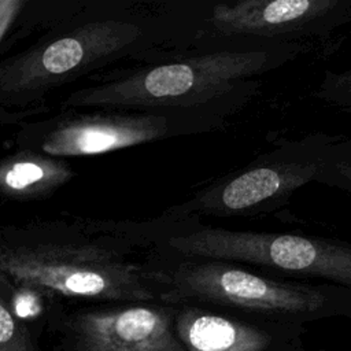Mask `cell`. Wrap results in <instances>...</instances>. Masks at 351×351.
Wrapping results in <instances>:
<instances>
[{
	"mask_svg": "<svg viewBox=\"0 0 351 351\" xmlns=\"http://www.w3.org/2000/svg\"><path fill=\"white\" fill-rule=\"evenodd\" d=\"M158 62L217 51L298 45L310 52L351 32V0H176L156 11Z\"/></svg>",
	"mask_w": 351,
	"mask_h": 351,
	"instance_id": "obj_1",
	"label": "cell"
},
{
	"mask_svg": "<svg viewBox=\"0 0 351 351\" xmlns=\"http://www.w3.org/2000/svg\"><path fill=\"white\" fill-rule=\"evenodd\" d=\"M149 252L143 266L162 303L277 318L317 317L351 304V289L343 287L289 280L230 261Z\"/></svg>",
	"mask_w": 351,
	"mask_h": 351,
	"instance_id": "obj_2",
	"label": "cell"
},
{
	"mask_svg": "<svg viewBox=\"0 0 351 351\" xmlns=\"http://www.w3.org/2000/svg\"><path fill=\"white\" fill-rule=\"evenodd\" d=\"M308 52L298 45H276L182 56L152 63L73 95L67 104L160 110L199 107L236 97L252 99L261 88L258 77Z\"/></svg>",
	"mask_w": 351,
	"mask_h": 351,
	"instance_id": "obj_3",
	"label": "cell"
},
{
	"mask_svg": "<svg viewBox=\"0 0 351 351\" xmlns=\"http://www.w3.org/2000/svg\"><path fill=\"white\" fill-rule=\"evenodd\" d=\"M137 232L140 241L149 244L152 251L230 261L278 277L322 280L351 289V243L346 240L228 229L195 217L166 214Z\"/></svg>",
	"mask_w": 351,
	"mask_h": 351,
	"instance_id": "obj_4",
	"label": "cell"
},
{
	"mask_svg": "<svg viewBox=\"0 0 351 351\" xmlns=\"http://www.w3.org/2000/svg\"><path fill=\"white\" fill-rule=\"evenodd\" d=\"M333 136L315 133L278 143L273 149L214 180L163 214L177 218H232L269 214L289 203L308 182H317Z\"/></svg>",
	"mask_w": 351,
	"mask_h": 351,
	"instance_id": "obj_5",
	"label": "cell"
},
{
	"mask_svg": "<svg viewBox=\"0 0 351 351\" xmlns=\"http://www.w3.org/2000/svg\"><path fill=\"white\" fill-rule=\"evenodd\" d=\"M0 273L21 285L69 298L159 302L143 263L96 245H0Z\"/></svg>",
	"mask_w": 351,
	"mask_h": 351,
	"instance_id": "obj_6",
	"label": "cell"
},
{
	"mask_svg": "<svg viewBox=\"0 0 351 351\" xmlns=\"http://www.w3.org/2000/svg\"><path fill=\"white\" fill-rule=\"evenodd\" d=\"M162 33L156 14L147 21L106 19L85 23L0 70V89L33 92L74 77L90 66L145 49L158 60Z\"/></svg>",
	"mask_w": 351,
	"mask_h": 351,
	"instance_id": "obj_7",
	"label": "cell"
},
{
	"mask_svg": "<svg viewBox=\"0 0 351 351\" xmlns=\"http://www.w3.org/2000/svg\"><path fill=\"white\" fill-rule=\"evenodd\" d=\"M52 326L55 351H185L174 330V306L162 302L75 310Z\"/></svg>",
	"mask_w": 351,
	"mask_h": 351,
	"instance_id": "obj_8",
	"label": "cell"
},
{
	"mask_svg": "<svg viewBox=\"0 0 351 351\" xmlns=\"http://www.w3.org/2000/svg\"><path fill=\"white\" fill-rule=\"evenodd\" d=\"M174 306V330L185 351H266L271 335L230 311L199 306Z\"/></svg>",
	"mask_w": 351,
	"mask_h": 351,
	"instance_id": "obj_9",
	"label": "cell"
},
{
	"mask_svg": "<svg viewBox=\"0 0 351 351\" xmlns=\"http://www.w3.org/2000/svg\"><path fill=\"white\" fill-rule=\"evenodd\" d=\"M71 177L64 160L23 151L0 162V195L15 200L43 199Z\"/></svg>",
	"mask_w": 351,
	"mask_h": 351,
	"instance_id": "obj_10",
	"label": "cell"
},
{
	"mask_svg": "<svg viewBox=\"0 0 351 351\" xmlns=\"http://www.w3.org/2000/svg\"><path fill=\"white\" fill-rule=\"evenodd\" d=\"M317 182L351 195V138L333 136Z\"/></svg>",
	"mask_w": 351,
	"mask_h": 351,
	"instance_id": "obj_11",
	"label": "cell"
},
{
	"mask_svg": "<svg viewBox=\"0 0 351 351\" xmlns=\"http://www.w3.org/2000/svg\"><path fill=\"white\" fill-rule=\"evenodd\" d=\"M0 351H38L33 333L15 313L0 281Z\"/></svg>",
	"mask_w": 351,
	"mask_h": 351,
	"instance_id": "obj_12",
	"label": "cell"
},
{
	"mask_svg": "<svg viewBox=\"0 0 351 351\" xmlns=\"http://www.w3.org/2000/svg\"><path fill=\"white\" fill-rule=\"evenodd\" d=\"M22 7L21 0H0V41Z\"/></svg>",
	"mask_w": 351,
	"mask_h": 351,
	"instance_id": "obj_13",
	"label": "cell"
},
{
	"mask_svg": "<svg viewBox=\"0 0 351 351\" xmlns=\"http://www.w3.org/2000/svg\"><path fill=\"white\" fill-rule=\"evenodd\" d=\"M346 313H347V314H348V315H351V304H350V306H348V308H347V310H346Z\"/></svg>",
	"mask_w": 351,
	"mask_h": 351,
	"instance_id": "obj_14",
	"label": "cell"
}]
</instances>
